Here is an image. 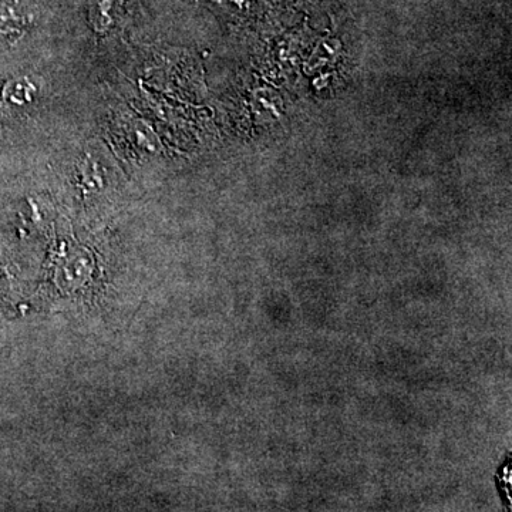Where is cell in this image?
<instances>
[{
  "label": "cell",
  "instance_id": "cell-1",
  "mask_svg": "<svg viewBox=\"0 0 512 512\" xmlns=\"http://www.w3.org/2000/svg\"><path fill=\"white\" fill-rule=\"evenodd\" d=\"M32 25V12L25 0H0V49H16Z\"/></svg>",
  "mask_w": 512,
  "mask_h": 512
}]
</instances>
